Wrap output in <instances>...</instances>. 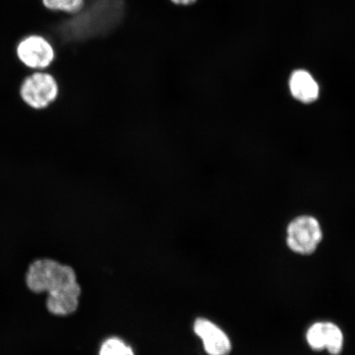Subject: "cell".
Here are the masks:
<instances>
[{"mask_svg": "<svg viewBox=\"0 0 355 355\" xmlns=\"http://www.w3.org/2000/svg\"><path fill=\"white\" fill-rule=\"evenodd\" d=\"M25 285L33 295H46L44 308L55 317H68L78 309L81 286L72 266L50 257L31 261L25 273Z\"/></svg>", "mask_w": 355, "mask_h": 355, "instance_id": "cell-1", "label": "cell"}, {"mask_svg": "<svg viewBox=\"0 0 355 355\" xmlns=\"http://www.w3.org/2000/svg\"><path fill=\"white\" fill-rule=\"evenodd\" d=\"M61 87L55 74L46 71H33L21 80L19 95L22 103L31 110L44 111L59 100Z\"/></svg>", "mask_w": 355, "mask_h": 355, "instance_id": "cell-2", "label": "cell"}, {"mask_svg": "<svg viewBox=\"0 0 355 355\" xmlns=\"http://www.w3.org/2000/svg\"><path fill=\"white\" fill-rule=\"evenodd\" d=\"M16 56L25 68L33 71L51 69L57 60L56 46L51 40L41 34H30L17 44Z\"/></svg>", "mask_w": 355, "mask_h": 355, "instance_id": "cell-3", "label": "cell"}, {"mask_svg": "<svg viewBox=\"0 0 355 355\" xmlns=\"http://www.w3.org/2000/svg\"><path fill=\"white\" fill-rule=\"evenodd\" d=\"M322 239V230L318 220L310 216H301L293 220L287 227L286 243L296 254H312Z\"/></svg>", "mask_w": 355, "mask_h": 355, "instance_id": "cell-4", "label": "cell"}, {"mask_svg": "<svg viewBox=\"0 0 355 355\" xmlns=\"http://www.w3.org/2000/svg\"><path fill=\"white\" fill-rule=\"evenodd\" d=\"M193 330L202 340L204 349L208 355H229L232 352V343L227 335L207 319L198 318Z\"/></svg>", "mask_w": 355, "mask_h": 355, "instance_id": "cell-5", "label": "cell"}, {"mask_svg": "<svg viewBox=\"0 0 355 355\" xmlns=\"http://www.w3.org/2000/svg\"><path fill=\"white\" fill-rule=\"evenodd\" d=\"M291 95L304 104L316 101L319 96V86L309 71L297 69L292 73L288 81Z\"/></svg>", "mask_w": 355, "mask_h": 355, "instance_id": "cell-6", "label": "cell"}, {"mask_svg": "<svg viewBox=\"0 0 355 355\" xmlns=\"http://www.w3.org/2000/svg\"><path fill=\"white\" fill-rule=\"evenodd\" d=\"M324 347L332 355L343 352L344 337L340 328L332 322H323Z\"/></svg>", "mask_w": 355, "mask_h": 355, "instance_id": "cell-7", "label": "cell"}, {"mask_svg": "<svg viewBox=\"0 0 355 355\" xmlns=\"http://www.w3.org/2000/svg\"><path fill=\"white\" fill-rule=\"evenodd\" d=\"M42 3L49 12L72 15L83 10L85 0H42Z\"/></svg>", "mask_w": 355, "mask_h": 355, "instance_id": "cell-8", "label": "cell"}, {"mask_svg": "<svg viewBox=\"0 0 355 355\" xmlns=\"http://www.w3.org/2000/svg\"><path fill=\"white\" fill-rule=\"evenodd\" d=\"M99 355H135L130 346L121 340L110 338L102 344Z\"/></svg>", "mask_w": 355, "mask_h": 355, "instance_id": "cell-9", "label": "cell"}, {"mask_svg": "<svg viewBox=\"0 0 355 355\" xmlns=\"http://www.w3.org/2000/svg\"><path fill=\"white\" fill-rule=\"evenodd\" d=\"M308 343L315 352H321L325 349L323 343V322L314 323L306 335Z\"/></svg>", "mask_w": 355, "mask_h": 355, "instance_id": "cell-10", "label": "cell"}, {"mask_svg": "<svg viewBox=\"0 0 355 355\" xmlns=\"http://www.w3.org/2000/svg\"><path fill=\"white\" fill-rule=\"evenodd\" d=\"M171 1L172 3L175 4V6H193L198 0H171Z\"/></svg>", "mask_w": 355, "mask_h": 355, "instance_id": "cell-11", "label": "cell"}]
</instances>
